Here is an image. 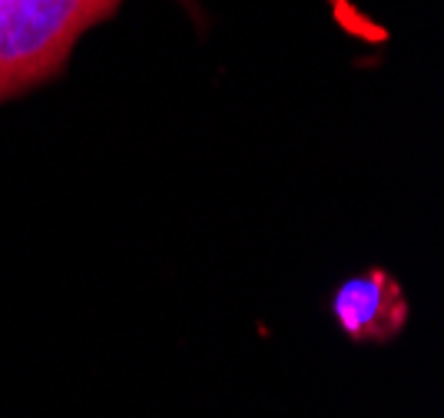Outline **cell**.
Here are the masks:
<instances>
[{
  "instance_id": "1",
  "label": "cell",
  "mask_w": 444,
  "mask_h": 418,
  "mask_svg": "<svg viewBox=\"0 0 444 418\" xmlns=\"http://www.w3.org/2000/svg\"><path fill=\"white\" fill-rule=\"evenodd\" d=\"M123 0H0V103L56 77Z\"/></svg>"
},
{
  "instance_id": "2",
  "label": "cell",
  "mask_w": 444,
  "mask_h": 418,
  "mask_svg": "<svg viewBox=\"0 0 444 418\" xmlns=\"http://www.w3.org/2000/svg\"><path fill=\"white\" fill-rule=\"evenodd\" d=\"M332 312L342 332L355 342H388L404 329L408 302L385 269H365L338 286Z\"/></svg>"
}]
</instances>
